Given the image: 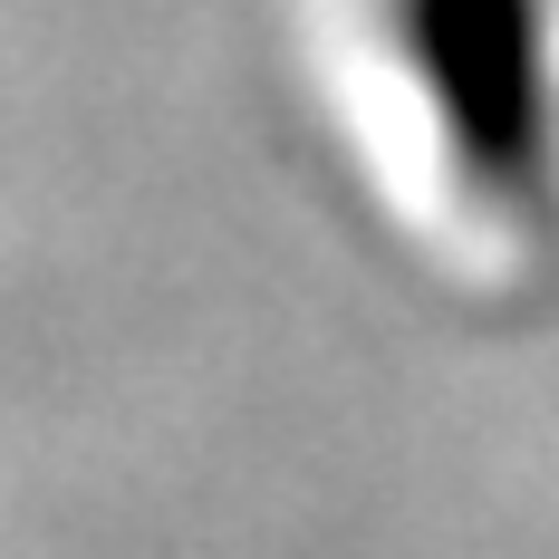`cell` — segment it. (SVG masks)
<instances>
[{
  "instance_id": "obj_1",
  "label": "cell",
  "mask_w": 559,
  "mask_h": 559,
  "mask_svg": "<svg viewBox=\"0 0 559 559\" xmlns=\"http://www.w3.org/2000/svg\"><path fill=\"white\" fill-rule=\"evenodd\" d=\"M415 68L444 107L453 145L492 193H521L550 165V107H540V20L531 0H405Z\"/></svg>"
}]
</instances>
